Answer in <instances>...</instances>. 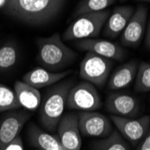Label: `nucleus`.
Segmentation results:
<instances>
[{"label":"nucleus","mask_w":150,"mask_h":150,"mask_svg":"<svg viewBox=\"0 0 150 150\" xmlns=\"http://www.w3.org/2000/svg\"><path fill=\"white\" fill-rule=\"evenodd\" d=\"M75 82V77L61 80L47 90L43 99L42 97L39 117L40 124L48 131L53 132L57 129L64 113L67 94Z\"/></svg>","instance_id":"3"},{"label":"nucleus","mask_w":150,"mask_h":150,"mask_svg":"<svg viewBox=\"0 0 150 150\" xmlns=\"http://www.w3.org/2000/svg\"><path fill=\"white\" fill-rule=\"evenodd\" d=\"M26 137L32 146L39 150H64L58 135H52L38 127L33 122L29 125Z\"/></svg>","instance_id":"17"},{"label":"nucleus","mask_w":150,"mask_h":150,"mask_svg":"<svg viewBox=\"0 0 150 150\" xmlns=\"http://www.w3.org/2000/svg\"><path fill=\"white\" fill-rule=\"evenodd\" d=\"M58 136L64 150H80L82 139L78 127V114L63 115L58 125Z\"/></svg>","instance_id":"13"},{"label":"nucleus","mask_w":150,"mask_h":150,"mask_svg":"<svg viewBox=\"0 0 150 150\" xmlns=\"http://www.w3.org/2000/svg\"><path fill=\"white\" fill-rule=\"evenodd\" d=\"M16 92L11 88L0 84V112L20 109Z\"/></svg>","instance_id":"23"},{"label":"nucleus","mask_w":150,"mask_h":150,"mask_svg":"<svg viewBox=\"0 0 150 150\" xmlns=\"http://www.w3.org/2000/svg\"><path fill=\"white\" fill-rule=\"evenodd\" d=\"M91 150H130L129 142L122 137L118 130L112 132L105 138L92 141Z\"/></svg>","instance_id":"19"},{"label":"nucleus","mask_w":150,"mask_h":150,"mask_svg":"<svg viewBox=\"0 0 150 150\" xmlns=\"http://www.w3.org/2000/svg\"><path fill=\"white\" fill-rule=\"evenodd\" d=\"M13 91L16 92L19 104L25 110L33 112L40 107L42 103V94L39 89L27 85L22 80H17L15 83Z\"/></svg>","instance_id":"18"},{"label":"nucleus","mask_w":150,"mask_h":150,"mask_svg":"<svg viewBox=\"0 0 150 150\" xmlns=\"http://www.w3.org/2000/svg\"><path fill=\"white\" fill-rule=\"evenodd\" d=\"M74 46L80 50L93 52L115 61L123 60L127 56V51L123 48L108 40L96 38L78 40L74 42Z\"/></svg>","instance_id":"11"},{"label":"nucleus","mask_w":150,"mask_h":150,"mask_svg":"<svg viewBox=\"0 0 150 150\" xmlns=\"http://www.w3.org/2000/svg\"><path fill=\"white\" fill-rule=\"evenodd\" d=\"M145 45L147 50H150V19L147 24V28L146 32V38H145Z\"/></svg>","instance_id":"26"},{"label":"nucleus","mask_w":150,"mask_h":150,"mask_svg":"<svg viewBox=\"0 0 150 150\" xmlns=\"http://www.w3.org/2000/svg\"><path fill=\"white\" fill-rule=\"evenodd\" d=\"M111 12L110 9H105L77 16L63 32L61 36L62 40L66 42H71L98 37L105 22L110 16Z\"/></svg>","instance_id":"4"},{"label":"nucleus","mask_w":150,"mask_h":150,"mask_svg":"<svg viewBox=\"0 0 150 150\" xmlns=\"http://www.w3.org/2000/svg\"><path fill=\"white\" fill-rule=\"evenodd\" d=\"M110 119L120 134L133 146H138L150 127L149 115H144L138 119L111 115Z\"/></svg>","instance_id":"8"},{"label":"nucleus","mask_w":150,"mask_h":150,"mask_svg":"<svg viewBox=\"0 0 150 150\" xmlns=\"http://www.w3.org/2000/svg\"><path fill=\"white\" fill-rule=\"evenodd\" d=\"M146 19L147 8L144 5H139L120 34V42L122 46L138 48L140 45L146 31Z\"/></svg>","instance_id":"10"},{"label":"nucleus","mask_w":150,"mask_h":150,"mask_svg":"<svg viewBox=\"0 0 150 150\" xmlns=\"http://www.w3.org/2000/svg\"><path fill=\"white\" fill-rule=\"evenodd\" d=\"M28 110L8 111L0 120V150L4 148L20 134L25 123L32 116Z\"/></svg>","instance_id":"9"},{"label":"nucleus","mask_w":150,"mask_h":150,"mask_svg":"<svg viewBox=\"0 0 150 150\" xmlns=\"http://www.w3.org/2000/svg\"><path fill=\"white\" fill-rule=\"evenodd\" d=\"M137 150H150V127L145 137L137 146Z\"/></svg>","instance_id":"25"},{"label":"nucleus","mask_w":150,"mask_h":150,"mask_svg":"<svg viewBox=\"0 0 150 150\" xmlns=\"http://www.w3.org/2000/svg\"><path fill=\"white\" fill-rule=\"evenodd\" d=\"M67 0H2L4 13L29 26H44L55 20Z\"/></svg>","instance_id":"1"},{"label":"nucleus","mask_w":150,"mask_h":150,"mask_svg":"<svg viewBox=\"0 0 150 150\" xmlns=\"http://www.w3.org/2000/svg\"><path fill=\"white\" fill-rule=\"evenodd\" d=\"M135 1L139 3H150V0H135Z\"/></svg>","instance_id":"27"},{"label":"nucleus","mask_w":150,"mask_h":150,"mask_svg":"<svg viewBox=\"0 0 150 150\" xmlns=\"http://www.w3.org/2000/svg\"><path fill=\"white\" fill-rule=\"evenodd\" d=\"M4 150H24L23 140H22V138L20 137V135H18L12 142H10L4 148Z\"/></svg>","instance_id":"24"},{"label":"nucleus","mask_w":150,"mask_h":150,"mask_svg":"<svg viewBox=\"0 0 150 150\" xmlns=\"http://www.w3.org/2000/svg\"><path fill=\"white\" fill-rule=\"evenodd\" d=\"M80 134L85 137L105 138L113 130L110 117L97 112H81L78 113Z\"/></svg>","instance_id":"7"},{"label":"nucleus","mask_w":150,"mask_h":150,"mask_svg":"<svg viewBox=\"0 0 150 150\" xmlns=\"http://www.w3.org/2000/svg\"><path fill=\"white\" fill-rule=\"evenodd\" d=\"M120 1H126V0H120Z\"/></svg>","instance_id":"28"},{"label":"nucleus","mask_w":150,"mask_h":150,"mask_svg":"<svg viewBox=\"0 0 150 150\" xmlns=\"http://www.w3.org/2000/svg\"><path fill=\"white\" fill-rule=\"evenodd\" d=\"M134 90L138 93L150 92V63L146 61L139 62Z\"/></svg>","instance_id":"22"},{"label":"nucleus","mask_w":150,"mask_h":150,"mask_svg":"<svg viewBox=\"0 0 150 150\" xmlns=\"http://www.w3.org/2000/svg\"><path fill=\"white\" fill-rule=\"evenodd\" d=\"M105 108L112 115L134 118L139 113L140 103L137 97L130 93L114 91L107 95Z\"/></svg>","instance_id":"12"},{"label":"nucleus","mask_w":150,"mask_h":150,"mask_svg":"<svg viewBox=\"0 0 150 150\" xmlns=\"http://www.w3.org/2000/svg\"><path fill=\"white\" fill-rule=\"evenodd\" d=\"M18 56V47L13 42H8L0 46V71H6L15 67Z\"/></svg>","instance_id":"20"},{"label":"nucleus","mask_w":150,"mask_h":150,"mask_svg":"<svg viewBox=\"0 0 150 150\" xmlns=\"http://www.w3.org/2000/svg\"><path fill=\"white\" fill-rule=\"evenodd\" d=\"M37 61L43 69L51 72L65 71L77 58V52L67 46L59 33L36 40Z\"/></svg>","instance_id":"2"},{"label":"nucleus","mask_w":150,"mask_h":150,"mask_svg":"<svg viewBox=\"0 0 150 150\" xmlns=\"http://www.w3.org/2000/svg\"><path fill=\"white\" fill-rule=\"evenodd\" d=\"M117 0H81L76 6L73 18H76L79 16L88 13L100 12L115 4Z\"/></svg>","instance_id":"21"},{"label":"nucleus","mask_w":150,"mask_h":150,"mask_svg":"<svg viewBox=\"0 0 150 150\" xmlns=\"http://www.w3.org/2000/svg\"><path fill=\"white\" fill-rule=\"evenodd\" d=\"M72 73V69L61 72H51L43 67H34L33 69L23 75L22 81L33 87L40 89L55 85Z\"/></svg>","instance_id":"14"},{"label":"nucleus","mask_w":150,"mask_h":150,"mask_svg":"<svg viewBox=\"0 0 150 150\" xmlns=\"http://www.w3.org/2000/svg\"><path fill=\"white\" fill-rule=\"evenodd\" d=\"M139 64V60L132 59L117 67L108 79V89L119 91L129 86L137 76Z\"/></svg>","instance_id":"16"},{"label":"nucleus","mask_w":150,"mask_h":150,"mask_svg":"<svg viewBox=\"0 0 150 150\" xmlns=\"http://www.w3.org/2000/svg\"><path fill=\"white\" fill-rule=\"evenodd\" d=\"M135 9L129 6H120L113 8L103 26V34L109 39H115L121 34L129 23Z\"/></svg>","instance_id":"15"},{"label":"nucleus","mask_w":150,"mask_h":150,"mask_svg":"<svg viewBox=\"0 0 150 150\" xmlns=\"http://www.w3.org/2000/svg\"><path fill=\"white\" fill-rule=\"evenodd\" d=\"M113 60L86 51L79 67V77L94 86L103 88L110 77Z\"/></svg>","instance_id":"5"},{"label":"nucleus","mask_w":150,"mask_h":150,"mask_svg":"<svg viewBox=\"0 0 150 150\" xmlns=\"http://www.w3.org/2000/svg\"><path fill=\"white\" fill-rule=\"evenodd\" d=\"M36 150H39V149H36Z\"/></svg>","instance_id":"29"},{"label":"nucleus","mask_w":150,"mask_h":150,"mask_svg":"<svg viewBox=\"0 0 150 150\" xmlns=\"http://www.w3.org/2000/svg\"><path fill=\"white\" fill-rule=\"evenodd\" d=\"M100 94L93 84L87 81H80L75 84L69 92L66 107L69 110L80 112H93L102 107Z\"/></svg>","instance_id":"6"}]
</instances>
